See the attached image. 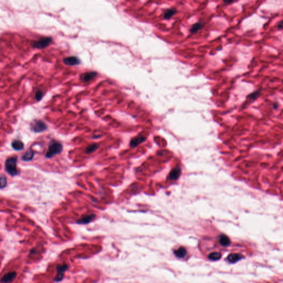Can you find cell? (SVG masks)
<instances>
[{"instance_id": "cell-1", "label": "cell", "mask_w": 283, "mask_h": 283, "mask_svg": "<svg viewBox=\"0 0 283 283\" xmlns=\"http://www.w3.org/2000/svg\"><path fill=\"white\" fill-rule=\"evenodd\" d=\"M63 150V146L61 143L57 141H53L48 147L45 157L51 158L55 155L60 154Z\"/></svg>"}, {"instance_id": "cell-2", "label": "cell", "mask_w": 283, "mask_h": 283, "mask_svg": "<svg viewBox=\"0 0 283 283\" xmlns=\"http://www.w3.org/2000/svg\"><path fill=\"white\" fill-rule=\"evenodd\" d=\"M17 160L16 157L8 158L5 162V169L6 171L11 176H16L18 174L17 168Z\"/></svg>"}, {"instance_id": "cell-3", "label": "cell", "mask_w": 283, "mask_h": 283, "mask_svg": "<svg viewBox=\"0 0 283 283\" xmlns=\"http://www.w3.org/2000/svg\"><path fill=\"white\" fill-rule=\"evenodd\" d=\"M52 42L51 37H42L38 41L34 42L32 44L33 47L37 49H43L48 47Z\"/></svg>"}, {"instance_id": "cell-4", "label": "cell", "mask_w": 283, "mask_h": 283, "mask_svg": "<svg viewBox=\"0 0 283 283\" xmlns=\"http://www.w3.org/2000/svg\"><path fill=\"white\" fill-rule=\"evenodd\" d=\"M47 129V126L43 121L41 120H35L32 123L31 129L36 133L44 131Z\"/></svg>"}, {"instance_id": "cell-5", "label": "cell", "mask_w": 283, "mask_h": 283, "mask_svg": "<svg viewBox=\"0 0 283 283\" xmlns=\"http://www.w3.org/2000/svg\"><path fill=\"white\" fill-rule=\"evenodd\" d=\"M68 269V266L67 265L63 264L58 265L57 267V275L55 277V280L56 281H60L63 279L64 277V274L65 273L66 270Z\"/></svg>"}, {"instance_id": "cell-6", "label": "cell", "mask_w": 283, "mask_h": 283, "mask_svg": "<svg viewBox=\"0 0 283 283\" xmlns=\"http://www.w3.org/2000/svg\"><path fill=\"white\" fill-rule=\"evenodd\" d=\"M64 63L68 66L78 65L81 64V61L76 57H69L63 59Z\"/></svg>"}, {"instance_id": "cell-7", "label": "cell", "mask_w": 283, "mask_h": 283, "mask_svg": "<svg viewBox=\"0 0 283 283\" xmlns=\"http://www.w3.org/2000/svg\"><path fill=\"white\" fill-rule=\"evenodd\" d=\"M16 274H17L15 272L6 273V274L3 275V277L1 279V283H9L12 282L16 277Z\"/></svg>"}, {"instance_id": "cell-8", "label": "cell", "mask_w": 283, "mask_h": 283, "mask_svg": "<svg viewBox=\"0 0 283 283\" xmlns=\"http://www.w3.org/2000/svg\"><path fill=\"white\" fill-rule=\"evenodd\" d=\"M95 218H96V215L94 214L85 215L83 217H82L80 219H79V220L77 221V223L78 224H87L94 220Z\"/></svg>"}, {"instance_id": "cell-9", "label": "cell", "mask_w": 283, "mask_h": 283, "mask_svg": "<svg viewBox=\"0 0 283 283\" xmlns=\"http://www.w3.org/2000/svg\"><path fill=\"white\" fill-rule=\"evenodd\" d=\"M97 73L95 71H91V72H88V73H85L81 75L80 76V79L81 80L84 82H88L92 79H94L95 76H96Z\"/></svg>"}, {"instance_id": "cell-10", "label": "cell", "mask_w": 283, "mask_h": 283, "mask_svg": "<svg viewBox=\"0 0 283 283\" xmlns=\"http://www.w3.org/2000/svg\"><path fill=\"white\" fill-rule=\"evenodd\" d=\"M146 140V138L142 136L137 137L132 139L131 141L130 142V146L132 148L136 147L139 144L145 141Z\"/></svg>"}, {"instance_id": "cell-11", "label": "cell", "mask_w": 283, "mask_h": 283, "mask_svg": "<svg viewBox=\"0 0 283 283\" xmlns=\"http://www.w3.org/2000/svg\"><path fill=\"white\" fill-rule=\"evenodd\" d=\"M204 23L202 22H200L194 24L192 26L191 29H190V33L191 34L196 33L197 32L199 31L200 30L204 28Z\"/></svg>"}, {"instance_id": "cell-12", "label": "cell", "mask_w": 283, "mask_h": 283, "mask_svg": "<svg viewBox=\"0 0 283 283\" xmlns=\"http://www.w3.org/2000/svg\"><path fill=\"white\" fill-rule=\"evenodd\" d=\"M34 154L35 153L33 151V150L29 149L22 155V160H23L24 162H28L32 160V159L34 157Z\"/></svg>"}, {"instance_id": "cell-13", "label": "cell", "mask_w": 283, "mask_h": 283, "mask_svg": "<svg viewBox=\"0 0 283 283\" xmlns=\"http://www.w3.org/2000/svg\"><path fill=\"white\" fill-rule=\"evenodd\" d=\"M260 90H259L258 91H256L248 95L247 96V100H248V102L251 103L254 101L255 100H257V99L260 97Z\"/></svg>"}, {"instance_id": "cell-14", "label": "cell", "mask_w": 283, "mask_h": 283, "mask_svg": "<svg viewBox=\"0 0 283 283\" xmlns=\"http://www.w3.org/2000/svg\"><path fill=\"white\" fill-rule=\"evenodd\" d=\"M243 258V256L239 254H237V253H233L231 254L228 256V261L232 263H234L239 261V260H241Z\"/></svg>"}, {"instance_id": "cell-15", "label": "cell", "mask_w": 283, "mask_h": 283, "mask_svg": "<svg viewBox=\"0 0 283 283\" xmlns=\"http://www.w3.org/2000/svg\"><path fill=\"white\" fill-rule=\"evenodd\" d=\"M12 147L16 150H21L24 148V144L20 140H15L12 143Z\"/></svg>"}, {"instance_id": "cell-16", "label": "cell", "mask_w": 283, "mask_h": 283, "mask_svg": "<svg viewBox=\"0 0 283 283\" xmlns=\"http://www.w3.org/2000/svg\"><path fill=\"white\" fill-rule=\"evenodd\" d=\"M176 12H177V10H176L175 8H169V9H168L167 10H166L165 13H164V19H167V20L170 19L173 16H174L175 15Z\"/></svg>"}, {"instance_id": "cell-17", "label": "cell", "mask_w": 283, "mask_h": 283, "mask_svg": "<svg viewBox=\"0 0 283 283\" xmlns=\"http://www.w3.org/2000/svg\"><path fill=\"white\" fill-rule=\"evenodd\" d=\"M219 242L224 247H227L230 244L231 241L228 237L225 234H222L220 236Z\"/></svg>"}, {"instance_id": "cell-18", "label": "cell", "mask_w": 283, "mask_h": 283, "mask_svg": "<svg viewBox=\"0 0 283 283\" xmlns=\"http://www.w3.org/2000/svg\"><path fill=\"white\" fill-rule=\"evenodd\" d=\"M174 253L176 257L178 258H183V257H185L186 255V250L184 247H181L178 249L175 250Z\"/></svg>"}, {"instance_id": "cell-19", "label": "cell", "mask_w": 283, "mask_h": 283, "mask_svg": "<svg viewBox=\"0 0 283 283\" xmlns=\"http://www.w3.org/2000/svg\"><path fill=\"white\" fill-rule=\"evenodd\" d=\"M208 257L211 260H218L221 258V253L220 252H213L210 253Z\"/></svg>"}, {"instance_id": "cell-20", "label": "cell", "mask_w": 283, "mask_h": 283, "mask_svg": "<svg viewBox=\"0 0 283 283\" xmlns=\"http://www.w3.org/2000/svg\"><path fill=\"white\" fill-rule=\"evenodd\" d=\"M180 170L179 169H174L173 170L171 173H170V175H169V178L171 179V180H175V179H176L179 177V174H180Z\"/></svg>"}, {"instance_id": "cell-21", "label": "cell", "mask_w": 283, "mask_h": 283, "mask_svg": "<svg viewBox=\"0 0 283 283\" xmlns=\"http://www.w3.org/2000/svg\"><path fill=\"white\" fill-rule=\"evenodd\" d=\"M7 181L5 176L3 175H0V189L5 188L7 185Z\"/></svg>"}, {"instance_id": "cell-22", "label": "cell", "mask_w": 283, "mask_h": 283, "mask_svg": "<svg viewBox=\"0 0 283 283\" xmlns=\"http://www.w3.org/2000/svg\"><path fill=\"white\" fill-rule=\"evenodd\" d=\"M99 147V145L97 144H91L89 146V147H87L85 150V153H90L94 152L96 150H97Z\"/></svg>"}, {"instance_id": "cell-23", "label": "cell", "mask_w": 283, "mask_h": 283, "mask_svg": "<svg viewBox=\"0 0 283 283\" xmlns=\"http://www.w3.org/2000/svg\"><path fill=\"white\" fill-rule=\"evenodd\" d=\"M43 96V92L40 90H37L35 95V99H36L37 101H39L40 100H42Z\"/></svg>"}, {"instance_id": "cell-24", "label": "cell", "mask_w": 283, "mask_h": 283, "mask_svg": "<svg viewBox=\"0 0 283 283\" xmlns=\"http://www.w3.org/2000/svg\"><path fill=\"white\" fill-rule=\"evenodd\" d=\"M278 107H279V103H278V102H274L273 103V108L274 110H277Z\"/></svg>"}, {"instance_id": "cell-25", "label": "cell", "mask_w": 283, "mask_h": 283, "mask_svg": "<svg viewBox=\"0 0 283 283\" xmlns=\"http://www.w3.org/2000/svg\"><path fill=\"white\" fill-rule=\"evenodd\" d=\"M283 21H281V22L279 23L278 25V28L279 29H281L283 28Z\"/></svg>"}, {"instance_id": "cell-26", "label": "cell", "mask_w": 283, "mask_h": 283, "mask_svg": "<svg viewBox=\"0 0 283 283\" xmlns=\"http://www.w3.org/2000/svg\"><path fill=\"white\" fill-rule=\"evenodd\" d=\"M224 2L225 3H231L234 2V1H224Z\"/></svg>"}]
</instances>
